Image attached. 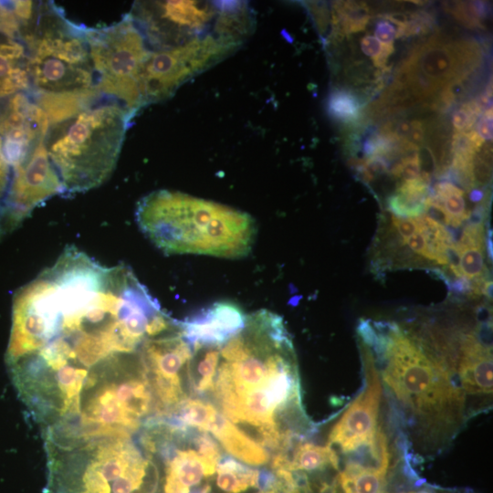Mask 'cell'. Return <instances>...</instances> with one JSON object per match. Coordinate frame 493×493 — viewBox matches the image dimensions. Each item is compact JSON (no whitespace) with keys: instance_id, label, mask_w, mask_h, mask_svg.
<instances>
[{"instance_id":"cell-5","label":"cell","mask_w":493,"mask_h":493,"mask_svg":"<svg viewBox=\"0 0 493 493\" xmlns=\"http://www.w3.org/2000/svg\"><path fill=\"white\" fill-rule=\"evenodd\" d=\"M143 234L168 255L246 256L257 234L254 219L233 207L171 190H157L137 204Z\"/></svg>"},{"instance_id":"cell-3","label":"cell","mask_w":493,"mask_h":493,"mask_svg":"<svg viewBox=\"0 0 493 493\" xmlns=\"http://www.w3.org/2000/svg\"><path fill=\"white\" fill-rule=\"evenodd\" d=\"M382 363L383 381L416 436L438 449L467 419V399L438 352L396 323L374 321L363 339Z\"/></svg>"},{"instance_id":"cell-1","label":"cell","mask_w":493,"mask_h":493,"mask_svg":"<svg viewBox=\"0 0 493 493\" xmlns=\"http://www.w3.org/2000/svg\"><path fill=\"white\" fill-rule=\"evenodd\" d=\"M175 324L131 267L70 246L15 294L5 362L34 419L62 431L96 371Z\"/></svg>"},{"instance_id":"cell-19","label":"cell","mask_w":493,"mask_h":493,"mask_svg":"<svg viewBox=\"0 0 493 493\" xmlns=\"http://www.w3.org/2000/svg\"><path fill=\"white\" fill-rule=\"evenodd\" d=\"M215 472V485L224 493H242L250 488H257L259 470L246 467L232 456H222Z\"/></svg>"},{"instance_id":"cell-15","label":"cell","mask_w":493,"mask_h":493,"mask_svg":"<svg viewBox=\"0 0 493 493\" xmlns=\"http://www.w3.org/2000/svg\"><path fill=\"white\" fill-rule=\"evenodd\" d=\"M449 366L467 397L489 401L492 395L491 323L460 337L459 350Z\"/></svg>"},{"instance_id":"cell-21","label":"cell","mask_w":493,"mask_h":493,"mask_svg":"<svg viewBox=\"0 0 493 493\" xmlns=\"http://www.w3.org/2000/svg\"><path fill=\"white\" fill-rule=\"evenodd\" d=\"M442 200L444 208L450 217L451 225L458 227L471 215L466 209L464 191L449 182H440L435 186V194Z\"/></svg>"},{"instance_id":"cell-7","label":"cell","mask_w":493,"mask_h":493,"mask_svg":"<svg viewBox=\"0 0 493 493\" xmlns=\"http://www.w3.org/2000/svg\"><path fill=\"white\" fill-rule=\"evenodd\" d=\"M87 29L52 1L34 4L20 34L35 95L82 94L95 89Z\"/></svg>"},{"instance_id":"cell-26","label":"cell","mask_w":493,"mask_h":493,"mask_svg":"<svg viewBox=\"0 0 493 493\" xmlns=\"http://www.w3.org/2000/svg\"><path fill=\"white\" fill-rule=\"evenodd\" d=\"M476 131L483 140H492V109L483 113L477 123Z\"/></svg>"},{"instance_id":"cell-30","label":"cell","mask_w":493,"mask_h":493,"mask_svg":"<svg viewBox=\"0 0 493 493\" xmlns=\"http://www.w3.org/2000/svg\"><path fill=\"white\" fill-rule=\"evenodd\" d=\"M485 197V193L482 189L474 188L469 193V199L473 203H479Z\"/></svg>"},{"instance_id":"cell-9","label":"cell","mask_w":493,"mask_h":493,"mask_svg":"<svg viewBox=\"0 0 493 493\" xmlns=\"http://www.w3.org/2000/svg\"><path fill=\"white\" fill-rule=\"evenodd\" d=\"M95 89L134 116L142 108L141 77L151 50L129 13L107 26L87 29Z\"/></svg>"},{"instance_id":"cell-33","label":"cell","mask_w":493,"mask_h":493,"mask_svg":"<svg viewBox=\"0 0 493 493\" xmlns=\"http://www.w3.org/2000/svg\"><path fill=\"white\" fill-rule=\"evenodd\" d=\"M258 493H277V492L271 488H267V489H262Z\"/></svg>"},{"instance_id":"cell-24","label":"cell","mask_w":493,"mask_h":493,"mask_svg":"<svg viewBox=\"0 0 493 493\" xmlns=\"http://www.w3.org/2000/svg\"><path fill=\"white\" fill-rule=\"evenodd\" d=\"M375 38L383 45H393V41L396 37L395 26L388 20L382 19L377 22L374 30Z\"/></svg>"},{"instance_id":"cell-8","label":"cell","mask_w":493,"mask_h":493,"mask_svg":"<svg viewBox=\"0 0 493 493\" xmlns=\"http://www.w3.org/2000/svg\"><path fill=\"white\" fill-rule=\"evenodd\" d=\"M129 15L151 51L165 50L220 32L249 37L253 10L246 2L136 1Z\"/></svg>"},{"instance_id":"cell-20","label":"cell","mask_w":493,"mask_h":493,"mask_svg":"<svg viewBox=\"0 0 493 493\" xmlns=\"http://www.w3.org/2000/svg\"><path fill=\"white\" fill-rule=\"evenodd\" d=\"M216 411L215 405L203 398L189 397L164 419L177 426L206 432Z\"/></svg>"},{"instance_id":"cell-10","label":"cell","mask_w":493,"mask_h":493,"mask_svg":"<svg viewBox=\"0 0 493 493\" xmlns=\"http://www.w3.org/2000/svg\"><path fill=\"white\" fill-rule=\"evenodd\" d=\"M246 38L220 32L176 47L151 51L141 77L143 106L171 98L183 84L233 54Z\"/></svg>"},{"instance_id":"cell-12","label":"cell","mask_w":493,"mask_h":493,"mask_svg":"<svg viewBox=\"0 0 493 493\" xmlns=\"http://www.w3.org/2000/svg\"><path fill=\"white\" fill-rule=\"evenodd\" d=\"M57 194H64L63 185L43 141L14 173L5 206L6 234L22 224L35 208Z\"/></svg>"},{"instance_id":"cell-32","label":"cell","mask_w":493,"mask_h":493,"mask_svg":"<svg viewBox=\"0 0 493 493\" xmlns=\"http://www.w3.org/2000/svg\"><path fill=\"white\" fill-rule=\"evenodd\" d=\"M401 493H435V492L430 489H418V490H410V491L401 492Z\"/></svg>"},{"instance_id":"cell-14","label":"cell","mask_w":493,"mask_h":493,"mask_svg":"<svg viewBox=\"0 0 493 493\" xmlns=\"http://www.w3.org/2000/svg\"><path fill=\"white\" fill-rule=\"evenodd\" d=\"M47 128V116L32 92H17L10 98L0 113V137L3 154L14 173L44 141Z\"/></svg>"},{"instance_id":"cell-23","label":"cell","mask_w":493,"mask_h":493,"mask_svg":"<svg viewBox=\"0 0 493 493\" xmlns=\"http://www.w3.org/2000/svg\"><path fill=\"white\" fill-rule=\"evenodd\" d=\"M421 159L417 152L403 157L399 163L394 164L392 173L402 178L404 181H412L420 178Z\"/></svg>"},{"instance_id":"cell-4","label":"cell","mask_w":493,"mask_h":493,"mask_svg":"<svg viewBox=\"0 0 493 493\" xmlns=\"http://www.w3.org/2000/svg\"><path fill=\"white\" fill-rule=\"evenodd\" d=\"M44 144L64 194L85 193L112 173L134 115L94 90L63 98L47 110Z\"/></svg>"},{"instance_id":"cell-29","label":"cell","mask_w":493,"mask_h":493,"mask_svg":"<svg viewBox=\"0 0 493 493\" xmlns=\"http://www.w3.org/2000/svg\"><path fill=\"white\" fill-rule=\"evenodd\" d=\"M411 130H412L411 121H406V120H402L396 124L393 130V134L399 142L406 143L408 142V138H409Z\"/></svg>"},{"instance_id":"cell-25","label":"cell","mask_w":493,"mask_h":493,"mask_svg":"<svg viewBox=\"0 0 493 493\" xmlns=\"http://www.w3.org/2000/svg\"><path fill=\"white\" fill-rule=\"evenodd\" d=\"M391 220L394 228L402 236L403 243L418 231L414 218H402L392 215Z\"/></svg>"},{"instance_id":"cell-27","label":"cell","mask_w":493,"mask_h":493,"mask_svg":"<svg viewBox=\"0 0 493 493\" xmlns=\"http://www.w3.org/2000/svg\"><path fill=\"white\" fill-rule=\"evenodd\" d=\"M382 45L374 37L365 36L361 40V49L368 57L372 59L377 58L383 51Z\"/></svg>"},{"instance_id":"cell-16","label":"cell","mask_w":493,"mask_h":493,"mask_svg":"<svg viewBox=\"0 0 493 493\" xmlns=\"http://www.w3.org/2000/svg\"><path fill=\"white\" fill-rule=\"evenodd\" d=\"M246 314L236 304L219 301L179 321L181 332L193 349L220 346L245 326Z\"/></svg>"},{"instance_id":"cell-11","label":"cell","mask_w":493,"mask_h":493,"mask_svg":"<svg viewBox=\"0 0 493 493\" xmlns=\"http://www.w3.org/2000/svg\"><path fill=\"white\" fill-rule=\"evenodd\" d=\"M193 350L177 325L151 340L142 349V361L154 400L152 417L165 418L190 396L188 366Z\"/></svg>"},{"instance_id":"cell-28","label":"cell","mask_w":493,"mask_h":493,"mask_svg":"<svg viewBox=\"0 0 493 493\" xmlns=\"http://www.w3.org/2000/svg\"><path fill=\"white\" fill-rule=\"evenodd\" d=\"M412 130L408 138V143H410L416 150L423 145L425 142V126L424 122L414 120L411 121Z\"/></svg>"},{"instance_id":"cell-31","label":"cell","mask_w":493,"mask_h":493,"mask_svg":"<svg viewBox=\"0 0 493 493\" xmlns=\"http://www.w3.org/2000/svg\"><path fill=\"white\" fill-rule=\"evenodd\" d=\"M488 253L490 259H492V236L488 237Z\"/></svg>"},{"instance_id":"cell-2","label":"cell","mask_w":493,"mask_h":493,"mask_svg":"<svg viewBox=\"0 0 493 493\" xmlns=\"http://www.w3.org/2000/svg\"><path fill=\"white\" fill-rule=\"evenodd\" d=\"M212 393L221 413L272 456L314 430L301 404L292 341L282 319L261 309L219 346Z\"/></svg>"},{"instance_id":"cell-13","label":"cell","mask_w":493,"mask_h":493,"mask_svg":"<svg viewBox=\"0 0 493 493\" xmlns=\"http://www.w3.org/2000/svg\"><path fill=\"white\" fill-rule=\"evenodd\" d=\"M364 366V386L332 427L328 446L336 453L349 454L377 431L382 395L380 374L369 348L361 347Z\"/></svg>"},{"instance_id":"cell-18","label":"cell","mask_w":493,"mask_h":493,"mask_svg":"<svg viewBox=\"0 0 493 493\" xmlns=\"http://www.w3.org/2000/svg\"><path fill=\"white\" fill-rule=\"evenodd\" d=\"M192 350L193 356L187 372L190 396L202 398L213 391L219 346H204Z\"/></svg>"},{"instance_id":"cell-17","label":"cell","mask_w":493,"mask_h":493,"mask_svg":"<svg viewBox=\"0 0 493 493\" xmlns=\"http://www.w3.org/2000/svg\"><path fill=\"white\" fill-rule=\"evenodd\" d=\"M234 458L251 466H263L270 461L268 451L247 435L237 425L216 410L207 429Z\"/></svg>"},{"instance_id":"cell-22","label":"cell","mask_w":493,"mask_h":493,"mask_svg":"<svg viewBox=\"0 0 493 493\" xmlns=\"http://www.w3.org/2000/svg\"><path fill=\"white\" fill-rule=\"evenodd\" d=\"M329 113L338 121L351 122L359 117L361 105L358 98L345 89H336L330 94Z\"/></svg>"},{"instance_id":"cell-6","label":"cell","mask_w":493,"mask_h":493,"mask_svg":"<svg viewBox=\"0 0 493 493\" xmlns=\"http://www.w3.org/2000/svg\"><path fill=\"white\" fill-rule=\"evenodd\" d=\"M43 493H159L161 472L131 435L46 443Z\"/></svg>"}]
</instances>
